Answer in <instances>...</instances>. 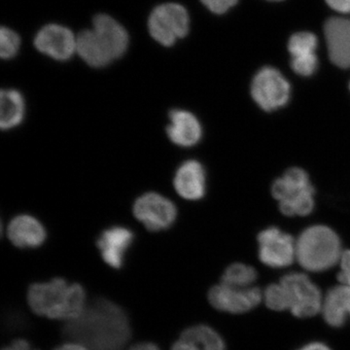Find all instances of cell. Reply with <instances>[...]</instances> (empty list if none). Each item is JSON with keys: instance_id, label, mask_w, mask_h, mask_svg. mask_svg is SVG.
<instances>
[{"instance_id": "cell-8", "label": "cell", "mask_w": 350, "mask_h": 350, "mask_svg": "<svg viewBox=\"0 0 350 350\" xmlns=\"http://www.w3.org/2000/svg\"><path fill=\"white\" fill-rule=\"evenodd\" d=\"M253 98L264 110L273 111L286 105L290 86L280 71L273 68L261 69L251 87Z\"/></svg>"}, {"instance_id": "cell-3", "label": "cell", "mask_w": 350, "mask_h": 350, "mask_svg": "<svg viewBox=\"0 0 350 350\" xmlns=\"http://www.w3.org/2000/svg\"><path fill=\"white\" fill-rule=\"evenodd\" d=\"M342 251L338 234L326 226L308 228L296 241V258L306 271H327L337 264Z\"/></svg>"}, {"instance_id": "cell-26", "label": "cell", "mask_w": 350, "mask_h": 350, "mask_svg": "<svg viewBox=\"0 0 350 350\" xmlns=\"http://www.w3.org/2000/svg\"><path fill=\"white\" fill-rule=\"evenodd\" d=\"M214 14H224L236 5L239 0H200Z\"/></svg>"}, {"instance_id": "cell-25", "label": "cell", "mask_w": 350, "mask_h": 350, "mask_svg": "<svg viewBox=\"0 0 350 350\" xmlns=\"http://www.w3.org/2000/svg\"><path fill=\"white\" fill-rule=\"evenodd\" d=\"M21 39L15 31L2 27L0 31V55L3 59H10L20 49Z\"/></svg>"}, {"instance_id": "cell-22", "label": "cell", "mask_w": 350, "mask_h": 350, "mask_svg": "<svg viewBox=\"0 0 350 350\" xmlns=\"http://www.w3.org/2000/svg\"><path fill=\"white\" fill-rule=\"evenodd\" d=\"M256 278V269L248 265L238 262L226 269L221 283L227 286L244 289V288H250V285L255 282Z\"/></svg>"}, {"instance_id": "cell-32", "label": "cell", "mask_w": 350, "mask_h": 350, "mask_svg": "<svg viewBox=\"0 0 350 350\" xmlns=\"http://www.w3.org/2000/svg\"><path fill=\"white\" fill-rule=\"evenodd\" d=\"M54 350H88L84 345L81 344H78V342H68V344H64L61 345V347H57Z\"/></svg>"}, {"instance_id": "cell-18", "label": "cell", "mask_w": 350, "mask_h": 350, "mask_svg": "<svg viewBox=\"0 0 350 350\" xmlns=\"http://www.w3.org/2000/svg\"><path fill=\"white\" fill-rule=\"evenodd\" d=\"M93 29L107 44L114 59L125 55L129 46V34L123 25L110 16L100 14L94 18Z\"/></svg>"}, {"instance_id": "cell-16", "label": "cell", "mask_w": 350, "mask_h": 350, "mask_svg": "<svg viewBox=\"0 0 350 350\" xmlns=\"http://www.w3.org/2000/svg\"><path fill=\"white\" fill-rule=\"evenodd\" d=\"M174 188L184 199H202L206 191V174L204 167L197 161L182 163L174 177Z\"/></svg>"}, {"instance_id": "cell-11", "label": "cell", "mask_w": 350, "mask_h": 350, "mask_svg": "<svg viewBox=\"0 0 350 350\" xmlns=\"http://www.w3.org/2000/svg\"><path fill=\"white\" fill-rule=\"evenodd\" d=\"M36 49L57 61H68L76 51V38L63 25H48L34 38Z\"/></svg>"}, {"instance_id": "cell-33", "label": "cell", "mask_w": 350, "mask_h": 350, "mask_svg": "<svg viewBox=\"0 0 350 350\" xmlns=\"http://www.w3.org/2000/svg\"><path fill=\"white\" fill-rule=\"evenodd\" d=\"M130 350H161L159 349L158 345L153 344V342H140L133 345Z\"/></svg>"}, {"instance_id": "cell-30", "label": "cell", "mask_w": 350, "mask_h": 350, "mask_svg": "<svg viewBox=\"0 0 350 350\" xmlns=\"http://www.w3.org/2000/svg\"><path fill=\"white\" fill-rule=\"evenodd\" d=\"M2 350H38L33 349L32 345L29 342L25 340H14L12 344L9 345L8 347H4Z\"/></svg>"}, {"instance_id": "cell-19", "label": "cell", "mask_w": 350, "mask_h": 350, "mask_svg": "<svg viewBox=\"0 0 350 350\" xmlns=\"http://www.w3.org/2000/svg\"><path fill=\"white\" fill-rule=\"evenodd\" d=\"M322 312L328 325L334 328L344 326L347 317H350V287L342 284L329 290Z\"/></svg>"}, {"instance_id": "cell-6", "label": "cell", "mask_w": 350, "mask_h": 350, "mask_svg": "<svg viewBox=\"0 0 350 350\" xmlns=\"http://www.w3.org/2000/svg\"><path fill=\"white\" fill-rule=\"evenodd\" d=\"M280 284L286 291L289 310L299 319L314 317L323 305L321 292L304 273H292L283 276Z\"/></svg>"}, {"instance_id": "cell-15", "label": "cell", "mask_w": 350, "mask_h": 350, "mask_svg": "<svg viewBox=\"0 0 350 350\" xmlns=\"http://www.w3.org/2000/svg\"><path fill=\"white\" fill-rule=\"evenodd\" d=\"M46 237L45 228L32 216H17L9 224V239L14 245L23 250L39 247L46 241Z\"/></svg>"}, {"instance_id": "cell-1", "label": "cell", "mask_w": 350, "mask_h": 350, "mask_svg": "<svg viewBox=\"0 0 350 350\" xmlns=\"http://www.w3.org/2000/svg\"><path fill=\"white\" fill-rule=\"evenodd\" d=\"M63 334L88 350H124L131 337V328L121 306L100 298L88 305L78 319L68 321Z\"/></svg>"}, {"instance_id": "cell-4", "label": "cell", "mask_w": 350, "mask_h": 350, "mask_svg": "<svg viewBox=\"0 0 350 350\" xmlns=\"http://www.w3.org/2000/svg\"><path fill=\"white\" fill-rule=\"evenodd\" d=\"M271 191L285 215L305 216L312 213L314 190L305 170L297 167L287 170L273 183Z\"/></svg>"}, {"instance_id": "cell-23", "label": "cell", "mask_w": 350, "mask_h": 350, "mask_svg": "<svg viewBox=\"0 0 350 350\" xmlns=\"http://www.w3.org/2000/svg\"><path fill=\"white\" fill-rule=\"evenodd\" d=\"M317 48V38L312 32L301 31L295 33L288 43V50L292 59L313 56Z\"/></svg>"}, {"instance_id": "cell-5", "label": "cell", "mask_w": 350, "mask_h": 350, "mask_svg": "<svg viewBox=\"0 0 350 350\" xmlns=\"http://www.w3.org/2000/svg\"><path fill=\"white\" fill-rule=\"evenodd\" d=\"M189 25L187 10L177 3L157 6L148 20L152 38L165 47L174 45L177 39L185 38L189 32Z\"/></svg>"}, {"instance_id": "cell-21", "label": "cell", "mask_w": 350, "mask_h": 350, "mask_svg": "<svg viewBox=\"0 0 350 350\" xmlns=\"http://www.w3.org/2000/svg\"><path fill=\"white\" fill-rule=\"evenodd\" d=\"M180 338L190 340L200 350H226L224 340L213 327L196 325L182 332Z\"/></svg>"}, {"instance_id": "cell-28", "label": "cell", "mask_w": 350, "mask_h": 350, "mask_svg": "<svg viewBox=\"0 0 350 350\" xmlns=\"http://www.w3.org/2000/svg\"><path fill=\"white\" fill-rule=\"evenodd\" d=\"M329 7L338 13L350 14V0H325Z\"/></svg>"}, {"instance_id": "cell-27", "label": "cell", "mask_w": 350, "mask_h": 350, "mask_svg": "<svg viewBox=\"0 0 350 350\" xmlns=\"http://www.w3.org/2000/svg\"><path fill=\"white\" fill-rule=\"evenodd\" d=\"M340 271L338 280L344 285L350 287V250L344 251L340 257Z\"/></svg>"}, {"instance_id": "cell-10", "label": "cell", "mask_w": 350, "mask_h": 350, "mask_svg": "<svg viewBox=\"0 0 350 350\" xmlns=\"http://www.w3.org/2000/svg\"><path fill=\"white\" fill-rule=\"evenodd\" d=\"M209 303L220 312L239 314L256 308L262 300L258 287L234 288L220 283L209 290Z\"/></svg>"}, {"instance_id": "cell-29", "label": "cell", "mask_w": 350, "mask_h": 350, "mask_svg": "<svg viewBox=\"0 0 350 350\" xmlns=\"http://www.w3.org/2000/svg\"><path fill=\"white\" fill-rule=\"evenodd\" d=\"M172 350H200L195 344L190 340L179 338L177 342L172 345Z\"/></svg>"}, {"instance_id": "cell-17", "label": "cell", "mask_w": 350, "mask_h": 350, "mask_svg": "<svg viewBox=\"0 0 350 350\" xmlns=\"http://www.w3.org/2000/svg\"><path fill=\"white\" fill-rule=\"evenodd\" d=\"M76 52L92 68H105L114 61L109 48L94 29H86L78 34Z\"/></svg>"}, {"instance_id": "cell-2", "label": "cell", "mask_w": 350, "mask_h": 350, "mask_svg": "<svg viewBox=\"0 0 350 350\" xmlns=\"http://www.w3.org/2000/svg\"><path fill=\"white\" fill-rule=\"evenodd\" d=\"M27 303L32 312L49 319L72 321L86 308V292L79 283L64 278L33 283L27 291Z\"/></svg>"}, {"instance_id": "cell-9", "label": "cell", "mask_w": 350, "mask_h": 350, "mask_svg": "<svg viewBox=\"0 0 350 350\" xmlns=\"http://www.w3.org/2000/svg\"><path fill=\"white\" fill-rule=\"evenodd\" d=\"M259 258L262 264L271 268L280 269L290 266L296 257V241L290 234L269 228L258 237Z\"/></svg>"}, {"instance_id": "cell-12", "label": "cell", "mask_w": 350, "mask_h": 350, "mask_svg": "<svg viewBox=\"0 0 350 350\" xmlns=\"http://www.w3.org/2000/svg\"><path fill=\"white\" fill-rule=\"evenodd\" d=\"M135 239L133 232L125 227H112L101 232L96 241L103 261L112 269H120L125 264L126 252Z\"/></svg>"}, {"instance_id": "cell-13", "label": "cell", "mask_w": 350, "mask_h": 350, "mask_svg": "<svg viewBox=\"0 0 350 350\" xmlns=\"http://www.w3.org/2000/svg\"><path fill=\"white\" fill-rule=\"evenodd\" d=\"M324 34L332 63L338 68H350V19L330 18L324 25Z\"/></svg>"}, {"instance_id": "cell-24", "label": "cell", "mask_w": 350, "mask_h": 350, "mask_svg": "<svg viewBox=\"0 0 350 350\" xmlns=\"http://www.w3.org/2000/svg\"><path fill=\"white\" fill-rule=\"evenodd\" d=\"M265 303L271 310L283 312L289 310V301L286 291L280 283L271 284L267 287L264 293Z\"/></svg>"}, {"instance_id": "cell-7", "label": "cell", "mask_w": 350, "mask_h": 350, "mask_svg": "<svg viewBox=\"0 0 350 350\" xmlns=\"http://www.w3.org/2000/svg\"><path fill=\"white\" fill-rule=\"evenodd\" d=\"M133 214L148 231L169 229L176 220L177 209L167 198L148 193L138 198L133 206Z\"/></svg>"}, {"instance_id": "cell-31", "label": "cell", "mask_w": 350, "mask_h": 350, "mask_svg": "<svg viewBox=\"0 0 350 350\" xmlns=\"http://www.w3.org/2000/svg\"><path fill=\"white\" fill-rule=\"evenodd\" d=\"M297 350H332L328 345L325 344H322V342H310V344H308L301 347V349Z\"/></svg>"}, {"instance_id": "cell-34", "label": "cell", "mask_w": 350, "mask_h": 350, "mask_svg": "<svg viewBox=\"0 0 350 350\" xmlns=\"http://www.w3.org/2000/svg\"><path fill=\"white\" fill-rule=\"evenodd\" d=\"M268 1L280 2V1H283V0H268Z\"/></svg>"}, {"instance_id": "cell-14", "label": "cell", "mask_w": 350, "mask_h": 350, "mask_svg": "<svg viewBox=\"0 0 350 350\" xmlns=\"http://www.w3.org/2000/svg\"><path fill=\"white\" fill-rule=\"evenodd\" d=\"M170 124L167 133L174 144L181 147H192L202 137V126L192 113L174 109L170 112Z\"/></svg>"}, {"instance_id": "cell-20", "label": "cell", "mask_w": 350, "mask_h": 350, "mask_svg": "<svg viewBox=\"0 0 350 350\" xmlns=\"http://www.w3.org/2000/svg\"><path fill=\"white\" fill-rule=\"evenodd\" d=\"M0 96H1L0 126L3 131L11 130L19 126L24 119V98L16 90H3Z\"/></svg>"}]
</instances>
